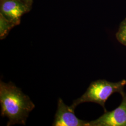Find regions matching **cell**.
Masks as SVG:
<instances>
[{
    "label": "cell",
    "mask_w": 126,
    "mask_h": 126,
    "mask_svg": "<svg viewBox=\"0 0 126 126\" xmlns=\"http://www.w3.org/2000/svg\"><path fill=\"white\" fill-rule=\"evenodd\" d=\"M1 116L7 117V126L25 125L30 113L35 106L29 97L11 82H0Z\"/></svg>",
    "instance_id": "6da1fadb"
},
{
    "label": "cell",
    "mask_w": 126,
    "mask_h": 126,
    "mask_svg": "<svg viewBox=\"0 0 126 126\" xmlns=\"http://www.w3.org/2000/svg\"><path fill=\"white\" fill-rule=\"evenodd\" d=\"M126 85V80L123 79L117 82H111L105 79H99L90 84L86 92L81 97L73 101L71 106L75 109L80 104L93 102L100 105L107 111L105 103L112 95L118 93L121 95L125 92L124 88Z\"/></svg>",
    "instance_id": "7a4b0ae2"
},
{
    "label": "cell",
    "mask_w": 126,
    "mask_h": 126,
    "mask_svg": "<svg viewBox=\"0 0 126 126\" xmlns=\"http://www.w3.org/2000/svg\"><path fill=\"white\" fill-rule=\"evenodd\" d=\"M122 102L111 111H106L96 120L89 122L88 126H126V93Z\"/></svg>",
    "instance_id": "3957f363"
},
{
    "label": "cell",
    "mask_w": 126,
    "mask_h": 126,
    "mask_svg": "<svg viewBox=\"0 0 126 126\" xmlns=\"http://www.w3.org/2000/svg\"><path fill=\"white\" fill-rule=\"evenodd\" d=\"M75 109L64 103L59 98L58 109L55 115L52 126H88L89 122L79 119L75 114Z\"/></svg>",
    "instance_id": "277c9868"
},
{
    "label": "cell",
    "mask_w": 126,
    "mask_h": 126,
    "mask_svg": "<svg viewBox=\"0 0 126 126\" xmlns=\"http://www.w3.org/2000/svg\"><path fill=\"white\" fill-rule=\"evenodd\" d=\"M0 14L16 25L23 15L30 10L21 0H0Z\"/></svg>",
    "instance_id": "5b68a950"
},
{
    "label": "cell",
    "mask_w": 126,
    "mask_h": 126,
    "mask_svg": "<svg viewBox=\"0 0 126 126\" xmlns=\"http://www.w3.org/2000/svg\"><path fill=\"white\" fill-rule=\"evenodd\" d=\"M16 25L15 23L9 21L0 14V39L5 38L10 30Z\"/></svg>",
    "instance_id": "8992f818"
},
{
    "label": "cell",
    "mask_w": 126,
    "mask_h": 126,
    "mask_svg": "<svg viewBox=\"0 0 126 126\" xmlns=\"http://www.w3.org/2000/svg\"><path fill=\"white\" fill-rule=\"evenodd\" d=\"M115 36L120 43L126 46V17L121 23Z\"/></svg>",
    "instance_id": "52a82bcc"
},
{
    "label": "cell",
    "mask_w": 126,
    "mask_h": 126,
    "mask_svg": "<svg viewBox=\"0 0 126 126\" xmlns=\"http://www.w3.org/2000/svg\"><path fill=\"white\" fill-rule=\"evenodd\" d=\"M30 9H31L32 5L33 3V0H21Z\"/></svg>",
    "instance_id": "ba28073f"
}]
</instances>
